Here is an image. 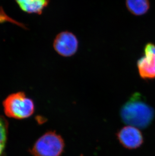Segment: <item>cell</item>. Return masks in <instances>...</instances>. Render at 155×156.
<instances>
[{"mask_svg":"<svg viewBox=\"0 0 155 156\" xmlns=\"http://www.w3.org/2000/svg\"><path fill=\"white\" fill-rule=\"evenodd\" d=\"M120 116L124 123L136 128L145 129L154 119L155 111L143 100L142 95L136 93L122 106Z\"/></svg>","mask_w":155,"mask_h":156,"instance_id":"cell-1","label":"cell"},{"mask_svg":"<svg viewBox=\"0 0 155 156\" xmlns=\"http://www.w3.org/2000/svg\"><path fill=\"white\" fill-rule=\"evenodd\" d=\"M5 113L7 116L22 119L31 116L34 111L33 101L27 97L23 92L9 95L3 103Z\"/></svg>","mask_w":155,"mask_h":156,"instance_id":"cell-2","label":"cell"},{"mask_svg":"<svg viewBox=\"0 0 155 156\" xmlns=\"http://www.w3.org/2000/svg\"><path fill=\"white\" fill-rule=\"evenodd\" d=\"M63 137L54 131L44 133L35 142L31 150L33 156H60L64 151Z\"/></svg>","mask_w":155,"mask_h":156,"instance_id":"cell-3","label":"cell"},{"mask_svg":"<svg viewBox=\"0 0 155 156\" xmlns=\"http://www.w3.org/2000/svg\"><path fill=\"white\" fill-rule=\"evenodd\" d=\"M137 66L140 77L145 80L155 79V44L148 43L144 55L138 60Z\"/></svg>","mask_w":155,"mask_h":156,"instance_id":"cell-4","label":"cell"},{"mask_svg":"<svg viewBox=\"0 0 155 156\" xmlns=\"http://www.w3.org/2000/svg\"><path fill=\"white\" fill-rule=\"evenodd\" d=\"M79 41L77 37L69 31H63L56 37L53 47L56 52L63 57H71L76 53Z\"/></svg>","mask_w":155,"mask_h":156,"instance_id":"cell-5","label":"cell"},{"mask_svg":"<svg viewBox=\"0 0 155 156\" xmlns=\"http://www.w3.org/2000/svg\"><path fill=\"white\" fill-rule=\"evenodd\" d=\"M117 140L126 149H138L143 143V137L141 131L136 127L127 125L118 130Z\"/></svg>","mask_w":155,"mask_h":156,"instance_id":"cell-6","label":"cell"},{"mask_svg":"<svg viewBox=\"0 0 155 156\" xmlns=\"http://www.w3.org/2000/svg\"><path fill=\"white\" fill-rule=\"evenodd\" d=\"M22 10L28 13H42L50 0H16Z\"/></svg>","mask_w":155,"mask_h":156,"instance_id":"cell-7","label":"cell"},{"mask_svg":"<svg viewBox=\"0 0 155 156\" xmlns=\"http://www.w3.org/2000/svg\"><path fill=\"white\" fill-rule=\"evenodd\" d=\"M126 6L128 10L136 16H142L150 9L149 0H126Z\"/></svg>","mask_w":155,"mask_h":156,"instance_id":"cell-8","label":"cell"},{"mask_svg":"<svg viewBox=\"0 0 155 156\" xmlns=\"http://www.w3.org/2000/svg\"><path fill=\"white\" fill-rule=\"evenodd\" d=\"M8 123L3 117L0 116V156H2L7 138Z\"/></svg>","mask_w":155,"mask_h":156,"instance_id":"cell-9","label":"cell"}]
</instances>
